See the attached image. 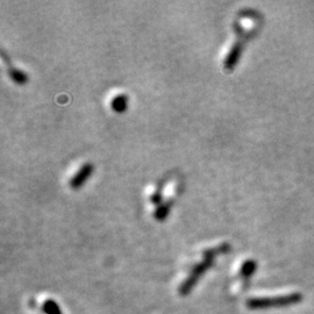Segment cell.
<instances>
[{"label": "cell", "instance_id": "obj_1", "mask_svg": "<svg viewBox=\"0 0 314 314\" xmlns=\"http://www.w3.org/2000/svg\"><path fill=\"white\" fill-rule=\"evenodd\" d=\"M303 300V295L298 292L284 296H277L269 298H252L247 301V307L250 309H266L271 307H285L290 305H296Z\"/></svg>", "mask_w": 314, "mask_h": 314}, {"label": "cell", "instance_id": "obj_2", "mask_svg": "<svg viewBox=\"0 0 314 314\" xmlns=\"http://www.w3.org/2000/svg\"><path fill=\"white\" fill-rule=\"evenodd\" d=\"M228 250H229V245L222 244V245H220L218 249L209 250V252H206L205 260H204L200 264H198L196 268L193 269L192 273H191V275L189 276V278L186 279L183 284H182L181 290H180L181 295L185 296V295H188L191 290H192V287L194 286V284L198 282V279L200 278V276L212 265V258H213V256L216 253H227Z\"/></svg>", "mask_w": 314, "mask_h": 314}, {"label": "cell", "instance_id": "obj_3", "mask_svg": "<svg viewBox=\"0 0 314 314\" xmlns=\"http://www.w3.org/2000/svg\"><path fill=\"white\" fill-rule=\"evenodd\" d=\"M92 170H93V167H92L90 163L83 165L82 169H80V170L77 173H76V176L71 180V182H70L71 188L75 189V190L79 189L80 186H82L84 183H85L86 180L88 178V176L91 175Z\"/></svg>", "mask_w": 314, "mask_h": 314}, {"label": "cell", "instance_id": "obj_4", "mask_svg": "<svg viewBox=\"0 0 314 314\" xmlns=\"http://www.w3.org/2000/svg\"><path fill=\"white\" fill-rule=\"evenodd\" d=\"M257 268L256 262L253 260H249L244 263L242 265V268H241V275L243 276L244 278H248L250 276H253L254 273H255V270Z\"/></svg>", "mask_w": 314, "mask_h": 314}, {"label": "cell", "instance_id": "obj_5", "mask_svg": "<svg viewBox=\"0 0 314 314\" xmlns=\"http://www.w3.org/2000/svg\"><path fill=\"white\" fill-rule=\"evenodd\" d=\"M112 107L114 111H117L118 113L124 112L127 107V98L125 96H119L116 99L113 100Z\"/></svg>", "mask_w": 314, "mask_h": 314}, {"label": "cell", "instance_id": "obj_6", "mask_svg": "<svg viewBox=\"0 0 314 314\" xmlns=\"http://www.w3.org/2000/svg\"><path fill=\"white\" fill-rule=\"evenodd\" d=\"M10 76H11V78L13 79L15 83L20 84V85H23V84H25V83L27 82V76L25 75L23 71L13 69V68H11V70H10Z\"/></svg>", "mask_w": 314, "mask_h": 314}, {"label": "cell", "instance_id": "obj_7", "mask_svg": "<svg viewBox=\"0 0 314 314\" xmlns=\"http://www.w3.org/2000/svg\"><path fill=\"white\" fill-rule=\"evenodd\" d=\"M43 311L48 314H62L58 305L54 300H47L43 304Z\"/></svg>", "mask_w": 314, "mask_h": 314}]
</instances>
